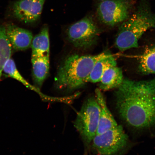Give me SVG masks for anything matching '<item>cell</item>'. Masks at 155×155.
Instances as JSON below:
<instances>
[{
    "label": "cell",
    "instance_id": "1",
    "mask_svg": "<svg viewBox=\"0 0 155 155\" xmlns=\"http://www.w3.org/2000/svg\"><path fill=\"white\" fill-rule=\"evenodd\" d=\"M115 92L118 115L126 126L144 132L155 129V78L124 79Z\"/></svg>",
    "mask_w": 155,
    "mask_h": 155
},
{
    "label": "cell",
    "instance_id": "2",
    "mask_svg": "<svg viewBox=\"0 0 155 155\" xmlns=\"http://www.w3.org/2000/svg\"><path fill=\"white\" fill-rule=\"evenodd\" d=\"M109 53L102 52L96 55L73 54L66 57L58 68L55 78L58 90L71 92L84 86L95 64Z\"/></svg>",
    "mask_w": 155,
    "mask_h": 155
},
{
    "label": "cell",
    "instance_id": "3",
    "mask_svg": "<svg viewBox=\"0 0 155 155\" xmlns=\"http://www.w3.org/2000/svg\"><path fill=\"white\" fill-rule=\"evenodd\" d=\"M152 28L155 29V13L151 9L149 0H140L130 17L120 25L116 47L122 52L138 48L140 38Z\"/></svg>",
    "mask_w": 155,
    "mask_h": 155
},
{
    "label": "cell",
    "instance_id": "4",
    "mask_svg": "<svg viewBox=\"0 0 155 155\" xmlns=\"http://www.w3.org/2000/svg\"><path fill=\"white\" fill-rule=\"evenodd\" d=\"M100 108L95 97L91 96L84 101L73 124L82 139L84 155L90 152L91 145L97 130Z\"/></svg>",
    "mask_w": 155,
    "mask_h": 155
},
{
    "label": "cell",
    "instance_id": "5",
    "mask_svg": "<svg viewBox=\"0 0 155 155\" xmlns=\"http://www.w3.org/2000/svg\"><path fill=\"white\" fill-rule=\"evenodd\" d=\"M136 3L137 0H100L96 5V18L107 26L120 25L133 14Z\"/></svg>",
    "mask_w": 155,
    "mask_h": 155
},
{
    "label": "cell",
    "instance_id": "6",
    "mask_svg": "<svg viewBox=\"0 0 155 155\" xmlns=\"http://www.w3.org/2000/svg\"><path fill=\"white\" fill-rule=\"evenodd\" d=\"M101 30L92 14L88 15L67 28L69 42L78 49L86 50L97 43Z\"/></svg>",
    "mask_w": 155,
    "mask_h": 155
},
{
    "label": "cell",
    "instance_id": "7",
    "mask_svg": "<svg viewBox=\"0 0 155 155\" xmlns=\"http://www.w3.org/2000/svg\"><path fill=\"white\" fill-rule=\"evenodd\" d=\"M128 137L118 125L101 134L96 135L90 150L94 155H121L129 147Z\"/></svg>",
    "mask_w": 155,
    "mask_h": 155
},
{
    "label": "cell",
    "instance_id": "8",
    "mask_svg": "<svg viewBox=\"0 0 155 155\" xmlns=\"http://www.w3.org/2000/svg\"><path fill=\"white\" fill-rule=\"evenodd\" d=\"M46 0H18L10 4L7 11L9 18L27 24L39 20Z\"/></svg>",
    "mask_w": 155,
    "mask_h": 155
},
{
    "label": "cell",
    "instance_id": "9",
    "mask_svg": "<svg viewBox=\"0 0 155 155\" xmlns=\"http://www.w3.org/2000/svg\"><path fill=\"white\" fill-rule=\"evenodd\" d=\"M6 33L12 48L16 51H22L30 48L33 36L28 30L13 24L5 25Z\"/></svg>",
    "mask_w": 155,
    "mask_h": 155
},
{
    "label": "cell",
    "instance_id": "10",
    "mask_svg": "<svg viewBox=\"0 0 155 155\" xmlns=\"http://www.w3.org/2000/svg\"><path fill=\"white\" fill-rule=\"evenodd\" d=\"M96 98L100 108L99 121L96 135L101 134L118 125L107 105L105 98L99 89L95 90Z\"/></svg>",
    "mask_w": 155,
    "mask_h": 155
},
{
    "label": "cell",
    "instance_id": "11",
    "mask_svg": "<svg viewBox=\"0 0 155 155\" xmlns=\"http://www.w3.org/2000/svg\"><path fill=\"white\" fill-rule=\"evenodd\" d=\"M50 46L49 30L46 25L33 38L31 45V58L49 56Z\"/></svg>",
    "mask_w": 155,
    "mask_h": 155
},
{
    "label": "cell",
    "instance_id": "12",
    "mask_svg": "<svg viewBox=\"0 0 155 155\" xmlns=\"http://www.w3.org/2000/svg\"><path fill=\"white\" fill-rule=\"evenodd\" d=\"M123 71L117 65L108 68L103 74L99 84L100 90L106 91L117 88L124 79Z\"/></svg>",
    "mask_w": 155,
    "mask_h": 155
},
{
    "label": "cell",
    "instance_id": "13",
    "mask_svg": "<svg viewBox=\"0 0 155 155\" xmlns=\"http://www.w3.org/2000/svg\"><path fill=\"white\" fill-rule=\"evenodd\" d=\"M49 56L31 58L33 78L36 86L39 89L43 84L49 73Z\"/></svg>",
    "mask_w": 155,
    "mask_h": 155
},
{
    "label": "cell",
    "instance_id": "14",
    "mask_svg": "<svg viewBox=\"0 0 155 155\" xmlns=\"http://www.w3.org/2000/svg\"><path fill=\"white\" fill-rule=\"evenodd\" d=\"M115 65H117V62L115 56L108 53L105 57L99 60L95 64L87 79V82H99L103 74L106 70Z\"/></svg>",
    "mask_w": 155,
    "mask_h": 155
},
{
    "label": "cell",
    "instance_id": "15",
    "mask_svg": "<svg viewBox=\"0 0 155 155\" xmlns=\"http://www.w3.org/2000/svg\"><path fill=\"white\" fill-rule=\"evenodd\" d=\"M137 71L141 75L155 74V45L147 48L141 54Z\"/></svg>",
    "mask_w": 155,
    "mask_h": 155
},
{
    "label": "cell",
    "instance_id": "16",
    "mask_svg": "<svg viewBox=\"0 0 155 155\" xmlns=\"http://www.w3.org/2000/svg\"><path fill=\"white\" fill-rule=\"evenodd\" d=\"M12 48L6 33L5 25L0 24V80L4 67L11 58Z\"/></svg>",
    "mask_w": 155,
    "mask_h": 155
},
{
    "label": "cell",
    "instance_id": "17",
    "mask_svg": "<svg viewBox=\"0 0 155 155\" xmlns=\"http://www.w3.org/2000/svg\"><path fill=\"white\" fill-rule=\"evenodd\" d=\"M3 71L8 75L9 76L22 83L27 88L35 91L36 92H40L39 89L32 86L28 81L25 80L17 70L14 61L11 58H10L5 63Z\"/></svg>",
    "mask_w": 155,
    "mask_h": 155
}]
</instances>
